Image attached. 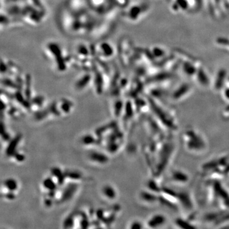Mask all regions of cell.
I'll return each mask as SVG.
<instances>
[{"label": "cell", "mask_w": 229, "mask_h": 229, "mask_svg": "<svg viewBox=\"0 0 229 229\" xmlns=\"http://www.w3.org/2000/svg\"><path fill=\"white\" fill-rule=\"evenodd\" d=\"M66 178L70 179L73 181H78L82 180L84 178L83 173L76 169H66L64 170Z\"/></svg>", "instance_id": "obj_17"}, {"label": "cell", "mask_w": 229, "mask_h": 229, "mask_svg": "<svg viewBox=\"0 0 229 229\" xmlns=\"http://www.w3.org/2000/svg\"><path fill=\"white\" fill-rule=\"evenodd\" d=\"M50 176H52L56 180L59 185H62L64 183L67 178L64 171H63L61 168L57 166L52 167L50 168Z\"/></svg>", "instance_id": "obj_14"}, {"label": "cell", "mask_w": 229, "mask_h": 229, "mask_svg": "<svg viewBox=\"0 0 229 229\" xmlns=\"http://www.w3.org/2000/svg\"><path fill=\"white\" fill-rule=\"evenodd\" d=\"M1 126H2V130H1V136H2V138L5 141L8 142L11 140V138H10V136L9 135V134L8 133V132L6 130V128H5L6 127H5L4 122H3V121H2Z\"/></svg>", "instance_id": "obj_28"}, {"label": "cell", "mask_w": 229, "mask_h": 229, "mask_svg": "<svg viewBox=\"0 0 229 229\" xmlns=\"http://www.w3.org/2000/svg\"><path fill=\"white\" fill-rule=\"evenodd\" d=\"M95 52L100 58L103 59H108L113 57L115 50L113 45L110 43L102 42L96 46Z\"/></svg>", "instance_id": "obj_5"}, {"label": "cell", "mask_w": 229, "mask_h": 229, "mask_svg": "<svg viewBox=\"0 0 229 229\" xmlns=\"http://www.w3.org/2000/svg\"><path fill=\"white\" fill-rule=\"evenodd\" d=\"M115 127H117V124L114 122H111L96 129L95 133L98 138H100L106 132H108L110 130H113Z\"/></svg>", "instance_id": "obj_23"}, {"label": "cell", "mask_w": 229, "mask_h": 229, "mask_svg": "<svg viewBox=\"0 0 229 229\" xmlns=\"http://www.w3.org/2000/svg\"><path fill=\"white\" fill-rule=\"evenodd\" d=\"M3 185L7 191L15 192L18 190L19 184L17 180L13 178H8L3 180Z\"/></svg>", "instance_id": "obj_18"}, {"label": "cell", "mask_w": 229, "mask_h": 229, "mask_svg": "<svg viewBox=\"0 0 229 229\" xmlns=\"http://www.w3.org/2000/svg\"><path fill=\"white\" fill-rule=\"evenodd\" d=\"M5 198L8 200H13L16 199V195L15 192L7 191L5 194Z\"/></svg>", "instance_id": "obj_34"}, {"label": "cell", "mask_w": 229, "mask_h": 229, "mask_svg": "<svg viewBox=\"0 0 229 229\" xmlns=\"http://www.w3.org/2000/svg\"><path fill=\"white\" fill-rule=\"evenodd\" d=\"M94 74L93 75L92 80L94 81V88H95L96 92L101 95V94L103 92L104 86V74L102 73V71L98 69L94 71Z\"/></svg>", "instance_id": "obj_10"}, {"label": "cell", "mask_w": 229, "mask_h": 229, "mask_svg": "<svg viewBox=\"0 0 229 229\" xmlns=\"http://www.w3.org/2000/svg\"><path fill=\"white\" fill-rule=\"evenodd\" d=\"M22 136L21 134H17V135L11 138L8 141L5 150V154L8 157H12L13 155L18 151L17 149L22 140Z\"/></svg>", "instance_id": "obj_8"}, {"label": "cell", "mask_w": 229, "mask_h": 229, "mask_svg": "<svg viewBox=\"0 0 229 229\" xmlns=\"http://www.w3.org/2000/svg\"><path fill=\"white\" fill-rule=\"evenodd\" d=\"M182 139L185 149L190 153L199 155L208 150V144L205 136L195 128H187L183 133Z\"/></svg>", "instance_id": "obj_1"}, {"label": "cell", "mask_w": 229, "mask_h": 229, "mask_svg": "<svg viewBox=\"0 0 229 229\" xmlns=\"http://www.w3.org/2000/svg\"><path fill=\"white\" fill-rule=\"evenodd\" d=\"M53 200H54V199L51 198V197L47 195V197L44 198V204L47 208L52 207L53 204Z\"/></svg>", "instance_id": "obj_33"}, {"label": "cell", "mask_w": 229, "mask_h": 229, "mask_svg": "<svg viewBox=\"0 0 229 229\" xmlns=\"http://www.w3.org/2000/svg\"><path fill=\"white\" fill-rule=\"evenodd\" d=\"M59 108L62 113L68 114L71 112L72 108L73 106V104L72 101H70L68 99L62 98L61 99L60 103L58 104Z\"/></svg>", "instance_id": "obj_20"}, {"label": "cell", "mask_w": 229, "mask_h": 229, "mask_svg": "<svg viewBox=\"0 0 229 229\" xmlns=\"http://www.w3.org/2000/svg\"><path fill=\"white\" fill-rule=\"evenodd\" d=\"M140 198L144 203L151 205H154L160 201V199H158L157 193L153 192L148 189L147 190H142L140 193Z\"/></svg>", "instance_id": "obj_13"}, {"label": "cell", "mask_w": 229, "mask_h": 229, "mask_svg": "<svg viewBox=\"0 0 229 229\" xmlns=\"http://www.w3.org/2000/svg\"><path fill=\"white\" fill-rule=\"evenodd\" d=\"M95 214H96V217L97 218L96 220L100 222H102V220L106 217V211L101 208L98 209L95 213Z\"/></svg>", "instance_id": "obj_30"}, {"label": "cell", "mask_w": 229, "mask_h": 229, "mask_svg": "<svg viewBox=\"0 0 229 229\" xmlns=\"http://www.w3.org/2000/svg\"><path fill=\"white\" fill-rule=\"evenodd\" d=\"M103 195L109 200H113L117 197V193L115 188L111 185H105L102 188Z\"/></svg>", "instance_id": "obj_19"}, {"label": "cell", "mask_w": 229, "mask_h": 229, "mask_svg": "<svg viewBox=\"0 0 229 229\" xmlns=\"http://www.w3.org/2000/svg\"><path fill=\"white\" fill-rule=\"evenodd\" d=\"M78 216L77 211L71 213L68 216H67L63 222V227L64 228H73L75 225V220Z\"/></svg>", "instance_id": "obj_22"}, {"label": "cell", "mask_w": 229, "mask_h": 229, "mask_svg": "<svg viewBox=\"0 0 229 229\" xmlns=\"http://www.w3.org/2000/svg\"><path fill=\"white\" fill-rule=\"evenodd\" d=\"M98 139L96 138L90 134H86L81 138L80 141L81 143L84 146H90L97 144L98 142Z\"/></svg>", "instance_id": "obj_24"}, {"label": "cell", "mask_w": 229, "mask_h": 229, "mask_svg": "<svg viewBox=\"0 0 229 229\" xmlns=\"http://www.w3.org/2000/svg\"><path fill=\"white\" fill-rule=\"evenodd\" d=\"M45 101V98L42 96H37L34 98H31L30 102L32 106H36L38 108H42Z\"/></svg>", "instance_id": "obj_27"}, {"label": "cell", "mask_w": 229, "mask_h": 229, "mask_svg": "<svg viewBox=\"0 0 229 229\" xmlns=\"http://www.w3.org/2000/svg\"><path fill=\"white\" fill-rule=\"evenodd\" d=\"M78 188L79 184L77 183V181H72L71 183H68L61 191L59 199L57 201L58 203L63 204L73 199Z\"/></svg>", "instance_id": "obj_3"}, {"label": "cell", "mask_w": 229, "mask_h": 229, "mask_svg": "<svg viewBox=\"0 0 229 229\" xmlns=\"http://www.w3.org/2000/svg\"><path fill=\"white\" fill-rule=\"evenodd\" d=\"M142 222L140 220H134L132 221L129 226V228L131 229H141L146 227Z\"/></svg>", "instance_id": "obj_29"}, {"label": "cell", "mask_w": 229, "mask_h": 229, "mask_svg": "<svg viewBox=\"0 0 229 229\" xmlns=\"http://www.w3.org/2000/svg\"><path fill=\"white\" fill-rule=\"evenodd\" d=\"M113 1L116 2L117 5H118V6L124 7H126L127 4H128L129 0H113Z\"/></svg>", "instance_id": "obj_35"}, {"label": "cell", "mask_w": 229, "mask_h": 229, "mask_svg": "<svg viewBox=\"0 0 229 229\" xmlns=\"http://www.w3.org/2000/svg\"><path fill=\"white\" fill-rule=\"evenodd\" d=\"M93 76L90 73H85L82 76L79 77L74 84V88L77 91L85 89L92 81Z\"/></svg>", "instance_id": "obj_11"}, {"label": "cell", "mask_w": 229, "mask_h": 229, "mask_svg": "<svg viewBox=\"0 0 229 229\" xmlns=\"http://www.w3.org/2000/svg\"><path fill=\"white\" fill-rule=\"evenodd\" d=\"M88 158L92 163L99 164H105L109 161V157L107 154L99 151L90 152L88 155Z\"/></svg>", "instance_id": "obj_12"}, {"label": "cell", "mask_w": 229, "mask_h": 229, "mask_svg": "<svg viewBox=\"0 0 229 229\" xmlns=\"http://www.w3.org/2000/svg\"><path fill=\"white\" fill-rule=\"evenodd\" d=\"M13 158H14L17 163H23V162L25 160V156L24 154L22 153L21 152H19L17 151L16 152V153L13 155Z\"/></svg>", "instance_id": "obj_31"}, {"label": "cell", "mask_w": 229, "mask_h": 229, "mask_svg": "<svg viewBox=\"0 0 229 229\" xmlns=\"http://www.w3.org/2000/svg\"><path fill=\"white\" fill-rule=\"evenodd\" d=\"M224 85H225V87H223V96L225 100L229 101V83L227 82Z\"/></svg>", "instance_id": "obj_32"}, {"label": "cell", "mask_w": 229, "mask_h": 229, "mask_svg": "<svg viewBox=\"0 0 229 229\" xmlns=\"http://www.w3.org/2000/svg\"><path fill=\"white\" fill-rule=\"evenodd\" d=\"M167 223V218L161 213H154L149 217L146 222V227L149 228H159L164 227Z\"/></svg>", "instance_id": "obj_4"}, {"label": "cell", "mask_w": 229, "mask_h": 229, "mask_svg": "<svg viewBox=\"0 0 229 229\" xmlns=\"http://www.w3.org/2000/svg\"><path fill=\"white\" fill-rule=\"evenodd\" d=\"M46 54L55 62L56 67L58 71H64L67 66L65 64V59L63 57L62 50L60 46L54 42L48 43L45 48Z\"/></svg>", "instance_id": "obj_2"}, {"label": "cell", "mask_w": 229, "mask_h": 229, "mask_svg": "<svg viewBox=\"0 0 229 229\" xmlns=\"http://www.w3.org/2000/svg\"><path fill=\"white\" fill-rule=\"evenodd\" d=\"M124 117L126 120H129L132 118L134 115L133 104L131 101H127L125 103L124 110Z\"/></svg>", "instance_id": "obj_25"}, {"label": "cell", "mask_w": 229, "mask_h": 229, "mask_svg": "<svg viewBox=\"0 0 229 229\" xmlns=\"http://www.w3.org/2000/svg\"><path fill=\"white\" fill-rule=\"evenodd\" d=\"M147 10L148 7L145 5H135L126 11L124 16L131 21H136Z\"/></svg>", "instance_id": "obj_7"}, {"label": "cell", "mask_w": 229, "mask_h": 229, "mask_svg": "<svg viewBox=\"0 0 229 229\" xmlns=\"http://www.w3.org/2000/svg\"><path fill=\"white\" fill-rule=\"evenodd\" d=\"M42 186L44 189L47 192L57 190V186H59L56 180L52 176L45 178L42 181Z\"/></svg>", "instance_id": "obj_16"}, {"label": "cell", "mask_w": 229, "mask_h": 229, "mask_svg": "<svg viewBox=\"0 0 229 229\" xmlns=\"http://www.w3.org/2000/svg\"><path fill=\"white\" fill-rule=\"evenodd\" d=\"M190 177L186 171L181 169H174L170 174V180L174 184L185 185L189 182Z\"/></svg>", "instance_id": "obj_6"}, {"label": "cell", "mask_w": 229, "mask_h": 229, "mask_svg": "<svg viewBox=\"0 0 229 229\" xmlns=\"http://www.w3.org/2000/svg\"><path fill=\"white\" fill-rule=\"evenodd\" d=\"M124 106L125 103L122 99H117L115 101L113 105V111L116 118H119L124 112Z\"/></svg>", "instance_id": "obj_21"}, {"label": "cell", "mask_w": 229, "mask_h": 229, "mask_svg": "<svg viewBox=\"0 0 229 229\" xmlns=\"http://www.w3.org/2000/svg\"><path fill=\"white\" fill-rule=\"evenodd\" d=\"M90 50L84 44H80L76 47V53L78 59L82 61H89V57L90 55Z\"/></svg>", "instance_id": "obj_15"}, {"label": "cell", "mask_w": 229, "mask_h": 229, "mask_svg": "<svg viewBox=\"0 0 229 229\" xmlns=\"http://www.w3.org/2000/svg\"><path fill=\"white\" fill-rule=\"evenodd\" d=\"M50 115H51L48 108L43 110H38L34 113V118L36 121H41L47 118Z\"/></svg>", "instance_id": "obj_26"}, {"label": "cell", "mask_w": 229, "mask_h": 229, "mask_svg": "<svg viewBox=\"0 0 229 229\" xmlns=\"http://www.w3.org/2000/svg\"><path fill=\"white\" fill-rule=\"evenodd\" d=\"M191 91V87L189 85L184 84L179 86L178 89L172 92L171 99L174 101H179L185 99Z\"/></svg>", "instance_id": "obj_9"}]
</instances>
